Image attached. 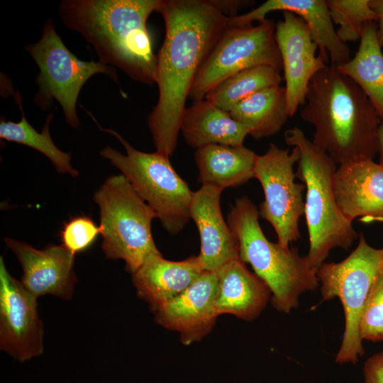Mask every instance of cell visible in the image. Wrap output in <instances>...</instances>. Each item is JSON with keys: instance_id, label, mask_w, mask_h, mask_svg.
I'll return each mask as SVG.
<instances>
[{"instance_id": "cell-1", "label": "cell", "mask_w": 383, "mask_h": 383, "mask_svg": "<svg viewBox=\"0 0 383 383\" xmlns=\"http://www.w3.org/2000/svg\"><path fill=\"white\" fill-rule=\"evenodd\" d=\"M157 12L164 19L165 35L157 55L159 96L148 124L156 151L170 157L197 72L229 17L218 1L209 0H161Z\"/></svg>"}, {"instance_id": "cell-2", "label": "cell", "mask_w": 383, "mask_h": 383, "mask_svg": "<svg viewBox=\"0 0 383 383\" xmlns=\"http://www.w3.org/2000/svg\"><path fill=\"white\" fill-rule=\"evenodd\" d=\"M161 0H63L59 15L96 51L99 61L115 65L132 79L155 83L157 56L147 28Z\"/></svg>"}, {"instance_id": "cell-3", "label": "cell", "mask_w": 383, "mask_h": 383, "mask_svg": "<svg viewBox=\"0 0 383 383\" xmlns=\"http://www.w3.org/2000/svg\"><path fill=\"white\" fill-rule=\"evenodd\" d=\"M314 128L312 142L336 165L373 160L381 118L363 91L335 65L311 79L301 110Z\"/></svg>"}, {"instance_id": "cell-4", "label": "cell", "mask_w": 383, "mask_h": 383, "mask_svg": "<svg viewBox=\"0 0 383 383\" xmlns=\"http://www.w3.org/2000/svg\"><path fill=\"white\" fill-rule=\"evenodd\" d=\"M257 206L245 196L238 198L227 222L238 243L240 257L268 286L272 302L279 311L289 313L299 306L300 296L319 286L317 270L298 249L285 248L269 240L259 223Z\"/></svg>"}, {"instance_id": "cell-5", "label": "cell", "mask_w": 383, "mask_h": 383, "mask_svg": "<svg viewBox=\"0 0 383 383\" xmlns=\"http://www.w3.org/2000/svg\"><path fill=\"white\" fill-rule=\"evenodd\" d=\"M284 137L287 145L299 152L295 174L306 189L304 215L309 240L306 256L317 270L333 249L348 250L360 235L335 200L333 176L337 165L299 127L286 130Z\"/></svg>"}, {"instance_id": "cell-6", "label": "cell", "mask_w": 383, "mask_h": 383, "mask_svg": "<svg viewBox=\"0 0 383 383\" xmlns=\"http://www.w3.org/2000/svg\"><path fill=\"white\" fill-rule=\"evenodd\" d=\"M99 208L102 250L108 259H121L134 273L150 256L161 254L155 244L151 225L153 210L123 174L106 179L95 192Z\"/></svg>"}, {"instance_id": "cell-7", "label": "cell", "mask_w": 383, "mask_h": 383, "mask_svg": "<svg viewBox=\"0 0 383 383\" xmlns=\"http://www.w3.org/2000/svg\"><path fill=\"white\" fill-rule=\"evenodd\" d=\"M88 113L100 130L121 143L126 153L107 146L100 155L122 172L168 233L176 235L182 231L190 218L193 192L174 170L169 157L157 151L150 153L135 149L116 131L101 128Z\"/></svg>"}, {"instance_id": "cell-8", "label": "cell", "mask_w": 383, "mask_h": 383, "mask_svg": "<svg viewBox=\"0 0 383 383\" xmlns=\"http://www.w3.org/2000/svg\"><path fill=\"white\" fill-rule=\"evenodd\" d=\"M382 272L383 248L371 246L362 234L346 258L339 262H324L317 270L322 299L338 298L344 311L345 329L336 362L355 365L364 355L360 318L370 289Z\"/></svg>"}, {"instance_id": "cell-9", "label": "cell", "mask_w": 383, "mask_h": 383, "mask_svg": "<svg viewBox=\"0 0 383 383\" xmlns=\"http://www.w3.org/2000/svg\"><path fill=\"white\" fill-rule=\"evenodd\" d=\"M25 48L40 70L36 78L38 91L34 97L35 104L46 110L55 99L62 109L67 123L74 128L79 126L76 106L85 82L94 74L102 73L118 84L113 67L99 61L80 60L71 52L50 19L45 23L40 39Z\"/></svg>"}, {"instance_id": "cell-10", "label": "cell", "mask_w": 383, "mask_h": 383, "mask_svg": "<svg viewBox=\"0 0 383 383\" xmlns=\"http://www.w3.org/2000/svg\"><path fill=\"white\" fill-rule=\"evenodd\" d=\"M262 65L282 70L274 21L265 18L256 26H227L199 69L189 98L193 102L203 100L228 77Z\"/></svg>"}, {"instance_id": "cell-11", "label": "cell", "mask_w": 383, "mask_h": 383, "mask_svg": "<svg viewBox=\"0 0 383 383\" xmlns=\"http://www.w3.org/2000/svg\"><path fill=\"white\" fill-rule=\"evenodd\" d=\"M299 159L297 148L289 151L270 143L263 155L257 156L255 165V178L260 183L265 196L259 215L272 225L277 242L285 248L301 238L299 221L304 214L305 186L296 182L294 171Z\"/></svg>"}, {"instance_id": "cell-12", "label": "cell", "mask_w": 383, "mask_h": 383, "mask_svg": "<svg viewBox=\"0 0 383 383\" xmlns=\"http://www.w3.org/2000/svg\"><path fill=\"white\" fill-rule=\"evenodd\" d=\"M0 347L23 362L43 351V327L37 298L7 271L0 258Z\"/></svg>"}, {"instance_id": "cell-13", "label": "cell", "mask_w": 383, "mask_h": 383, "mask_svg": "<svg viewBox=\"0 0 383 383\" xmlns=\"http://www.w3.org/2000/svg\"><path fill=\"white\" fill-rule=\"evenodd\" d=\"M275 40L282 62L287 111L292 117L306 102L311 79L327 65L318 55L317 44L306 22L296 14L284 11L275 26Z\"/></svg>"}, {"instance_id": "cell-14", "label": "cell", "mask_w": 383, "mask_h": 383, "mask_svg": "<svg viewBox=\"0 0 383 383\" xmlns=\"http://www.w3.org/2000/svg\"><path fill=\"white\" fill-rule=\"evenodd\" d=\"M7 247L16 255L23 268L21 282L36 298L45 294L69 300L77 277L74 254L63 245H50L43 250L5 238Z\"/></svg>"}, {"instance_id": "cell-15", "label": "cell", "mask_w": 383, "mask_h": 383, "mask_svg": "<svg viewBox=\"0 0 383 383\" xmlns=\"http://www.w3.org/2000/svg\"><path fill=\"white\" fill-rule=\"evenodd\" d=\"M217 285L216 272L204 271L184 292L154 310L157 322L178 332L184 344L201 339L212 329L218 316Z\"/></svg>"}, {"instance_id": "cell-16", "label": "cell", "mask_w": 383, "mask_h": 383, "mask_svg": "<svg viewBox=\"0 0 383 383\" xmlns=\"http://www.w3.org/2000/svg\"><path fill=\"white\" fill-rule=\"evenodd\" d=\"M223 189L202 185L193 192L189 216L200 237L197 255L204 271L216 272L225 264L240 258L238 241L226 223L221 209Z\"/></svg>"}, {"instance_id": "cell-17", "label": "cell", "mask_w": 383, "mask_h": 383, "mask_svg": "<svg viewBox=\"0 0 383 383\" xmlns=\"http://www.w3.org/2000/svg\"><path fill=\"white\" fill-rule=\"evenodd\" d=\"M333 191L339 209L350 221H383V167L373 160L339 165Z\"/></svg>"}, {"instance_id": "cell-18", "label": "cell", "mask_w": 383, "mask_h": 383, "mask_svg": "<svg viewBox=\"0 0 383 383\" xmlns=\"http://www.w3.org/2000/svg\"><path fill=\"white\" fill-rule=\"evenodd\" d=\"M274 11L293 13L306 22L325 62L330 57L331 65L339 66L350 59V50L338 37L325 0H268L245 14L229 17L228 25L250 26L255 21H264Z\"/></svg>"}, {"instance_id": "cell-19", "label": "cell", "mask_w": 383, "mask_h": 383, "mask_svg": "<svg viewBox=\"0 0 383 383\" xmlns=\"http://www.w3.org/2000/svg\"><path fill=\"white\" fill-rule=\"evenodd\" d=\"M204 272L197 256L170 261L155 255L133 273V282L154 311L184 292Z\"/></svg>"}, {"instance_id": "cell-20", "label": "cell", "mask_w": 383, "mask_h": 383, "mask_svg": "<svg viewBox=\"0 0 383 383\" xmlns=\"http://www.w3.org/2000/svg\"><path fill=\"white\" fill-rule=\"evenodd\" d=\"M215 308L217 315L228 313L246 321L257 317L265 308L271 291L240 258L230 261L216 271Z\"/></svg>"}, {"instance_id": "cell-21", "label": "cell", "mask_w": 383, "mask_h": 383, "mask_svg": "<svg viewBox=\"0 0 383 383\" xmlns=\"http://www.w3.org/2000/svg\"><path fill=\"white\" fill-rule=\"evenodd\" d=\"M180 131L186 143L196 149L212 144L243 145L250 134L249 129L235 121L228 112L206 99L186 108Z\"/></svg>"}, {"instance_id": "cell-22", "label": "cell", "mask_w": 383, "mask_h": 383, "mask_svg": "<svg viewBox=\"0 0 383 383\" xmlns=\"http://www.w3.org/2000/svg\"><path fill=\"white\" fill-rule=\"evenodd\" d=\"M257 155L244 145L212 144L196 149L194 158L198 182L224 189L235 187L255 178Z\"/></svg>"}, {"instance_id": "cell-23", "label": "cell", "mask_w": 383, "mask_h": 383, "mask_svg": "<svg viewBox=\"0 0 383 383\" xmlns=\"http://www.w3.org/2000/svg\"><path fill=\"white\" fill-rule=\"evenodd\" d=\"M257 140L278 133L289 116L285 87L265 88L234 106L228 112Z\"/></svg>"}, {"instance_id": "cell-24", "label": "cell", "mask_w": 383, "mask_h": 383, "mask_svg": "<svg viewBox=\"0 0 383 383\" xmlns=\"http://www.w3.org/2000/svg\"><path fill=\"white\" fill-rule=\"evenodd\" d=\"M357 51L353 58L336 66L350 77L368 97L383 118V53L377 38L374 22L365 24Z\"/></svg>"}, {"instance_id": "cell-25", "label": "cell", "mask_w": 383, "mask_h": 383, "mask_svg": "<svg viewBox=\"0 0 383 383\" xmlns=\"http://www.w3.org/2000/svg\"><path fill=\"white\" fill-rule=\"evenodd\" d=\"M280 70L257 66L240 71L224 79L205 96L204 99L229 112L241 101L265 88L279 85Z\"/></svg>"}, {"instance_id": "cell-26", "label": "cell", "mask_w": 383, "mask_h": 383, "mask_svg": "<svg viewBox=\"0 0 383 383\" xmlns=\"http://www.w3.org/2000/svg\"><path fill=\"white\" fill-rule=\"evenodd\" d=\"M17 101L21 112V119L18 122L1 119L0 138L29 146L40 152L52 162L58 173L69 174L72 177L78 176V171L71 165V155L58 149L50 137L49 126L54 116L53 113L48 116L41 132L39 133L27 121L19 95Z\"/></svg>"}, {"instance_id": "cell-27", "label": "cell", "mask_w": 383, "mask_h": 383, "mask_svg": "<svg viewBox=\"0 0 383 383\" xmlns=\"http://www.w3.org/2000/svg\"><path fill=\"white\" fill-rule=\"evenodd\" d=\"M326 4L333 23L339 26L336 34L345 43L360 40L365 24L378 20L370 0H327Z\"/></svg>"}, {"instance_id": "cell-28", "label": "cell", "mask_w": 383, "mask_h": 383, "mask_svg": "<svg viewBox=\"0 0 383 383\" xmlns=\"http://www.w3.org/2000/svg\"><path fill=\"white\" fill-rule=\"evenodd\" d=\"M363 340H383V272L375 279L365 302L359 322Z\"/></svg>"}, {"instance_id": "cell-29", "label": "cell", "mask_w": 383, "mask_h": 383, "mask_svg": "<svg viewBox=\"0 0 383 383\" xmlns=\"http://www.w3.org/2000/svg\"><path fill=\"white\" fill-rule=\"evenodd\" d=\"M99 233L100 227L91 218L82 215L65 223L60 238L62 245L75 254L89 248Z\"/></svg>"}, {"instance_id": "cell-30", "label": "cell", "mask_w": 383, "mask_h": 383, "mask_svg": "<svg viewBox=\"0 0 383 383\" xmlns=\"http://www.w3.org/2000/svg\"><path fill=\"white\" fill-rule=\"evenodd\" d=\"M363 383H383V351L374 354L363 367Z\"/></svg>"}, {"instance_id": "cell-31", "label": "cell", "mask_w": 383, "mask_h": 383, "mask_svg": "<svg viewBox=\"0 0 383 383\" xmlns=\"http://www.w3.org/2000/svg\"><path fill=\"white\" fill-rule=\"evenodd\" d=\"M370 6L378 15L377 38L380 46L383 47V0H370Z\"/></svg>"}, {"instance_id": "cell-32", "label": "cell", "mask_w": 383, "mask_h": 383, "mask_svg": "<svg viewBox=\"0 0 383 383\" xmlns=\"http://www.w3.org/2000/svg\"><path fill=\"white\" fill-rule=\"evenodd\" d=\"M378 153L379 154V164L383 167V118H381L377 131Z\"/></svg>"}]
</instances>
